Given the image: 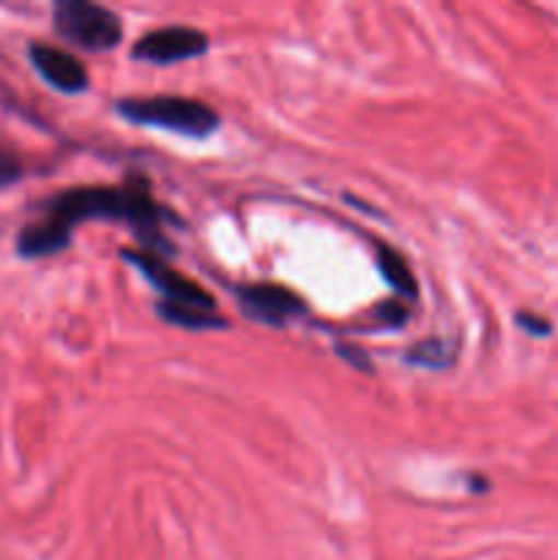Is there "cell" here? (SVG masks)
Returning <instances> with one entry per match:
<instances>
[{
    "label": "cell",
    "instance_id": "11",
    "mask_svg": "<svg viewBox=\"0 0 558 560\" xmlns=\"http://www.w3.org/2000/svg\"><path fill=\"white\" fill-rule=\"evenodd\" d=\"M375 317H381L386 326H399V323H405V317H408V310L399 306L397 301H383V304H377Z\"/></svg>",
    "mask_w": 558,
    "mask_h": 560
},
{
    "label": "cell",
    "instance_id": "2",
    "mask_svg": "<svg viewBox=\"0 0 558 560\" xmlns=\"http://www.w3.org/2000/svg\"><path fill=\"white\" fill-rule=\"evenodd\" d=\"M118 113L131 124L156 126L186 137H208L219 129L217 109L186 96L120 98Z\"/></svg>",
    "mask_w": 558,
    "mask_h": 560
},
{
    "label": "cell",
    "instance_id": "5",
    "mask_svg": "<svg viewBox=\"0 0 558 560\" xmlns=\"http://www.w3.org/2000/svg\"><path fill=\"white\" fill-rule=\"evenodd\" d=\"M211 42L202 31L186 25H170V27H156V31L146 33V36L137 38L135 55L137 60H146V63H181V60L200 58L208 52Z\"/></svg>",
    "mask_w": 558,
    "mask_h": 560
},
{
    "label": "cell",
    "instance_id": "6",
    "mask_svg": "<svg viewBox=\"0 0 558 560\" xmlns=\"http://www.w3.org/2000/svg\"><path fill=\"white\" fill-rule=\"evenodd\" d=\"M235 295H239L241 312L246 317L257 323H268V326H284V323L304 312V301L284 284H241Z\"/></svg>",
    "mask_w": 558,
    "mask_h": 560
},
{
    "label": "cell",
    "instance_id": "3",
    "mask_svg": "<svg viewBox=\"0 0 558 560\" xmlns=\"http://www.w3.org/2000/svg\"><path fill=\"white\" fill-rule=\"evenodd\" d=\"M53 22L55 31L66 42L91 49V52L113 49L124 36L120 16L109 11L107 5L88 3V0H63V3H58L53 11Z\"/></svg>",
    "mask_w": 558,
    "mask_h": 560
},
{
    "label": "cell",
    "instance_id": "13",
    "mask_svg": "<svg viewBox=\"0 0 558 560\" xmlns=\"http://www.w3.org/2000/svg\"><path fill=\"white\" fill-rule=\"evenodd\" d=\"M518 323L531 334H547V328H550L545 320H539V317H534V315H525V312L523 315H518Z\"/></svg>",
    "mask_w": 558,
    "mask_h": 560
},
{
    "label": "cell",
    "instance_id": "1",
    "mask_svg": "<svg viewBox=\"0 0 558 560\" xmlns=\"http://www.w3.org/2000/svg\"><path fill=\"white\" fill-rule=\"evenodd\" d=\"M167 211L153 200L151 186L142 178H131L120 186H77L60 191L44 206L36 222L25 224L16 238L22 257H49L69 246L77 224L91 219H115L129 224L131 233L142 241L148 252H167L162 224Z\"/></svg>",
    "mask_w": 558,
    "mask_h": 560
},
{
    "label": "cell",
    "instance_id": "10",
    "mask_svg": "<svg viewBox=\"0 0 558 560\" xmlns=\"http://www.w3.org/2000/svg\"><path fill=\"white\" fill-rule=\"evenodd\" d=\"M452 359H454L452 345L443 342V339H425V342H419L408 353V361H414V364L419 366H427V370H443V366L452 364Z\"/></svg>",
    "mask_w": 558,
    "mask_h": 560
},
{
    "label": "cell",
    "instance_id": "12",
    "mask_svg": "<svg viewBox=\"0 0 558 560\" xmlns=\"http://www.w3.org/2000/svg\"><path fill=\"white\" fill-rule=\"evenodd\" d=\"M20 178V164L9 156V153L0 151V186L11 184V180Z\"/></svg>",
    "mask_w": 558,
    "mask_h": 560
},
{
    "label": "cell",
    "instance_id": "8",
    "mask_svg": "<svg viewBox=\"0 0 558 560\" xmlns=\"http://www.w3.org/2000/svg\"><path fill=\"white\" fill-rule=\"evenodd\" d=\"M375 262H377V271L383 273V279H386L399 295H405V299H416V277L399 252H394L392 246L375 241Z\"/></svg>",
    "mask_w": 558,
    "mask_h": 560
},
{
    "label": "cell",
    "instance_id": "4",
    "mask_svg": "<svg viewBox=\"0 0 558 560\" xmlns=\"http://www.w3.org/2000/svg\"><path fill=\"white\" fill-rule=\"evenodd\" d=\"M126 262L137 268L159 293L164 295L162 301H170V304H184V306H195V310H208L217 312V301H213L211 293L200 288L197 282L186 279L184 273L175 271L170 262H164L156 252L148 249H124L120 252Z\"/></svg>",
    "mask_w": 558,
    "mask_h": 560
},
{
    "label": "cell",
    "instance_id": "7",
    "mask_svg": "<svg viewBox=\"0 0 558 560\" xmlns=\"http://www.w3.org/2000/svg\"><path fill=\"white\" fill-rule=\"evenodd\" d=\"M31 60L36 66L38 74L49 82L53 88L63 93H80L88 88V71L80 60L71 52L49 44H33Z\"/></svg>",
    "mask_w": 558,
    "mask_h": 560
},
{
    "label": "cell",
    "instance_id": "9",
    "mask_svg": "<svg viewBox=\"0 0 558 560\" xmlns=\"http://www.w3.org/2000/svg\"><path fill=\"white\" fill-rule=\"evenodd\" d=\"M159 315L164 317L167 323L181 328H191V331H208V328H224L228 320L219 317L217 312L208 310H195V306H184V304H170V301H159Z\"/></svg>",
    "mask_w": 558,
    "mask_h": 560
}]
</instances>
